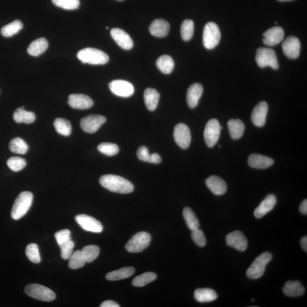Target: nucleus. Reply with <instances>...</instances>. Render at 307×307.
<instances>
[{
    "instance_id": "43",
    "label": "nucleus",
    "mask_w": 307,
    "mask_h": 307,
    "mask_svg": "<svg viewBox=\"0 0 307 307\" xmlns=\"http://www.w3.org/2000/svg\"><path fill=\"white\" fill-rule=\"evenodd\" d=\"M55 5L66 10H75L79 8V0H51Z\"/></svg>"
},
{
    "instance_id": "46",
    "label": "nucleus",
    "mask_w": 307,
    "mask_h": 307,
    "mask_svg": "<svg viewBox=\"0 0 307 307\" xmlns=\"http://www.w3.org/2000/svg\"><path fill=\"white\" fill-rule=\"evenodd\" d=\"M191 237L194 243L200 247H204L206 245V239L203 232L199 228L192 230Z\"/></svg>"
},
{
    "instance_id": "34",
    "label": "nucleus",
    "mask_w": 307,
    "mask_h": 307,
    "mask_svg": "<svg viewBox=\"0 0 307 307\" xmlns=\"http://www.w3.org/2000/svg\"><path fill=\"white\" fill-rule=\"evenodd\" d=\"M54 125L56 131L61 135L68 136L71 135L72 126L69 121L64 119L57 118L54 121Z\"/></svg>"
},
{
    "instance_id": "24",
    "label": "nucleus",
    "mask_w": 307,
    "mask_h": 307,
    "mask_svg": "<svg viewBox=\"0 0 307 307\" xmlns=\"http://www.w3.org/2000/svg\"><path fill=\"white\" fill-rule=\"evenodd\" d=\"M169 31V25L168 21L162 19H156L154 21L149 28L150 33L156 37L162 38L167 36Z\"/></svg>"
},
{
    "instance_id": "8",
    "label": "nucleus",
    "mask_w": 307,
    "mask_h": 307,
    "mask_svg": "<svg viewBox=\"0 0 307 307\" xmlns=\"http://www.w3.org/2000/svg\"><path fill=\"white\" fill-rule=\"evenodd\" d=\"M151 236L145 231L137 233L126 245L125 248L130 253H139L150 246Z\"/></svg>"
},
{
    "instance_id": "39",
    "label": "nucleus",
    "mask_w": 307,
    "mask_h": 307,
    "mask_svg": "<svg viewBox=\"0 0 307 307\" xmlns=\"http://www.w3.org/2000/svg\"><path fill=\"white\" fill-rule=\"evenodd\" d=\"M86 262L81 250H77L70 257L68 266L71 269H78L83 267Z\"/></svg>"
},
{
    "instance_id": "2",
    "label": "nucleus",
    "mask_w": 307,
    "mask_h": 307,
    "mask_svg": "<svg viewBox=\"0 0 307 307\" xmlns=\"http://www.w3.org/2000/svg\"><path fill=\"white\" fill-rule=\"evenodd\" d=\"M32 200H33V195L31 192L24 191L16 198L15 203L13 205L11 212V216L13 219L17 220L24 217L30 210Z\"/></svg>"
},
{
    "instance_id": "12",
    "label": "nucleus",
    "mask_w": 307,
    "mask_h": 307,
    "mask_svg": "<svg viewBox=\"0 0 307 307\" xmlns=\"http://www.w3.org/2000/svg\"><path fill=\"white\" fill-rule=\"evenodd\" d=\"M109 87L111 92L120 97H128L135 92L133 85L125 80H113L109 84Z\"/></svg>"
},
{
    "instance_id": "38",
    "label": "nucleus",
    "mask_w": 307,
    "mask_h": 307,
    "mask_svg": "<svg viewBox=\"0 0 307 307\" xmlns=\"http://www.w3.org/2000/svg\"><path fill=\"white\" fill-rule=\"evenodd\" d=\"M156 275L155 273L147 272L137 276L132 281V285L135 287H143L155 280Z\"/></svg>"
},
{
    "instance_id": "1",
    "label": "nucleus",
    "mask_w": 307,
    "mask_h": 307,
    "mask_svg": "<svg viewBox=\"0 0 307 307\" xmlns=\"http://www.w3.org/2000/svg\"><path fill=\"white\" fill-rule=\"evenodd\" d=\"M100 184L107 190L116 193L129 194L134 190V185L132 183L120 176L103 175L100 179Z\"/></svg>"
},
{
    "instance_id": "11",
    "label": "nucleus",
    "mask_w": 307,
    "mask_h": 307,
    "mask_svg": "<svg viewBox=\"0 0 307 307\" xmlns=\"http://www.w3.org/2000/svg\"><path fill=\"white\" fill-rule=\"evenodd\" d=\"M174 138L176 144L180 148L187 149L191 142L190 130L185 124L179 123L175 127Z\"/></svg>"
},
{
    "instance_id": "51",
    "label": "nucleus",
    "mask_w": 307,
    "mask_h": 307,
    "mask_svg": "<svg viewBox=\"0 0 307 307\" xmlns=\"http://www.w3.org/2000/svg\"><path fill=\"white\" fill-rule=\"evenodd\" d=\"M299 211L303 215H307V200L305 199L302 202L300 205Z\"/></svg>"
},
{
    "instance_id": "36",
    "label": "nucleus",
    "mask_w": 307,
    "mask_h": 307,
    "mask_svg": "<svg viewBox=\"0 0 307 307\" xmlns=\"http://www.w3.org/2000/svg\"><path fill=\"white\" fill-rule=\"evenodd\" d=\"M23 28V24L21 21L15 20L10 24L4 26L1 29V32L5 37H11L17 34Z\"/></svg>"
},
{
    "instance_id": "5",
    "label": "nucleus",
    "mask_w": 307,
    "mask_h": 307,
    "mask_svg": "<svg viewBox=\"0 0 307 307\" xmlns=\"http://www.w3.org/2000/svg\"><path fill=\"white\" fill-rule=\"evenodd\" d=\"M256 61L258 66L261 68L270 67L274 70L279 68L276 51L272 48L260 47L258 49Z\"/></svg>"
},
{
    "instance_id": "15",
    "label": "nucleus",
    "mask_w": 307,
    "mask_h": 307,
    "mask_svg": "<svg viewBox=\"0 0 307 307\" xmlns=\"http://www.w3.org/2000/svg\"><path fill=\"white\" fill-rule=\"evenodd\" d=\"M68 105L77 109H87L93 105V101L84 94H72L68 97Z\"/></svg>"
},
{
    "instance_id": "30",
    "label": "nucleus",
    "mask_w": 307,
    "mask_h": 307,
    "mask_svg": "<svg viewBox=\"0 0 307 307\" xmlns=\"http://www.w3.org/2000/svg\"><path fill=\"white\" fill-rule=\"evenodd\" d=\"M135 269L133 267L122 268L119 270L107 273L106 279L110 281L119 280L127 278L133 275Z\"/></svg>"
},
{
    "instance_id": "31",
    "label": "nucleus",
    "mask_w": 307,
    "mask_h": 307,
    "mask_svg": "<svg viewBox=\"0 0 307 307\" xmlns=\"http://www.w3.org/2000/svg\"><path fill=\"white\" fill-rule=\"evenodd\" d=\"M14 119L17 123H31L35 120V115L33 112L25 110L23 107L15 111Z\"/></svg>"
},
{
    "instance_id": "17",
    "label": "nucleus",
    "mask_w": 307,
    "mask_h": 307,
    "mask_svg": "<svg viewBox=\"0 0 307 307\" xmlns=\"http://www.w3.org/2000/svg\"><path fill=\"white\" fill-rule=\"evenodd\" d=\"M285 32L282 28L276 27L269 29L263 34V42L268 46H274L283 40Z\"/></svg>"
},
{
    "instance_id": "25",
    "label": "nucleus",
    "mask_w": 307,
    "mask_h": 307,
    "mask_svg": "<svg viewBox=\"0 0 307 307\" xmlns=\"http://www.w3.org/2000/svg\"><path fill=\"white\" fill-rule=\"evenodd\" d=\"M283 292L286 296L296 297L302 296L305 292V289L299 281L290 280L285 283Z\"/></svg>"
},
{
    "instance_id": "19",
    "label": "nucleus",
    "mask_w": 307,
    "mask_h": 307,
    "mask_svg": "<svg viewBox=\"0 0 307 307\" xmlns=\"http://www.w3.org/2000/svg\"><path fill=\"white\" fill-rule=\"evenodd\" d=\"M267 112L268 105L265 101L258 104L251 113V119L254 125L258 127L263 126L266 123Z\"/></svg>"
},
{
    "instance_id": "54",
    "label": "nucleus",
    "mask_w": 307,
    "mask_h": 307,
    "mask_svg": "<svg viewBox=\"0 0 307 307\" xmlns=\"http://www.w3.org/2000/svg\"><path fill=\"white\" fill-rule=\"evenodd\" d=\"M251 302H254V299L251 300Z\"/></svg>"
},
{
    "instance_id": "7",
    "label": "nucleus",
    "mask_w": 307,
    "mask_h": 307,
    "mask_svg": "<svg viewBox=\"0 0 307 307\" xmlns=\"http://www.w3.org/2000/svg\"><path fill=\"white\" fill-rule=\"evenodd\" d=\"M202 38L205 48L210 50L216 47L221 39V32L217 25L213 22L207 23L204 29Z\"/></svg>"
},
{
    "instance_id": "42",
    "label": "nucleus",
    "mask_w": 307,
    "mask_h": 307,
    "mask_svg": "<svg viewBox=\"0 0 307 307\" xmlns=\"http://www.w3.org/2000/svg\"><path fill=\"white\" fill-rule=\"evenodd\" d=\"M26 254L28 259L32 263H39L41 262L40 251L37 244H29L26 248Z\"/></svg>"
},
{
    "instance_id": "48",
    "label": "nucleus",
    "mask_w": 307,
    "mask_h": 307,
    "mask_svg": "<svg viewBox=\"0 0 307 307\" xmlns=\"http://www.w3.org/2000/svg\"><path fill=\"white\" fill-rule=\"evenodd\" d=\"M137 155L140 161L149 162L151 154H150L148 149L146 146H140L137 151Z\"/></svg>"
},
{
    "instance_id": "26",
    "label": "nucleus",
    "mask_w": 307,
    "mask_h": 307,
    "mask_svg": "<svg viewBox=\"0 0 307 307\" xmlns=\"http://www.w3.org/2000/svg\"><path fill=\"white\" fill-rule=\"evenodd\" d=\"M143 97L147 108L150 111L154 110L158 106L160 98L158 91L153 88H147Z\"/></svg>"
},
{
    "instance_id": "52",
    "label": "nucleus",
    "mask_w": 307,
    "mask_h": 307,
    "mask_svg": "<svg viewBox=\"0 0 307 307\" xmlns=\"http://www.w3.org/2000/svg\"><path fill=\"white\" fill-rule=\"evenodd\" d=\"M300 244H301L303 250L307 252V237L306 236L302 238L301 240H300Z\"/></svg>"
},
{
    "instance_id": "3",
    "label": "nucleus",
    "mask_w": 307,
    "mask_h": 307,
    "mask_svg": "<svg viewBox=\"0 0 307 307\" xmlns=\"http://www.w3.org/2000/svg\"><path fill=\"white\" fill-rule=\"evenodd\" d=\"M77 57L83 63L94 65L105 64L109 60L108 55L106 53L99 49L91 47L82 49L78 52Z\"/></svg>"
},
{
    "instance_id": "35",
    "label": "nucleus",
    "mask_w": 307,
    "mask_h": 307,
    "mask_svg": "<svg viewBox=\"0 0 307 307\" xmlns=\"http://www.w3.org/2000/svg\"><path fill=\"white\" fill-rule=\"evenodd\" d=\"M183 215H184L186 224H187L189 230H193L199 228L200 224H199L197 215L190 208H185L183 212Z\"/></svg>"
},
{
    "instance_id": "29",
    "label": "nucleus",
    "mask_w": 307,
    "mask_h": 307,
    "mask_svg": "<svg viewBox=\"0 0 307 307\" xmlns=\"http://www.w3.org/2000/svg\"><path fill=\"white\" fill-rule=\"evenodd\" d=\"M194 297L199 302L207 303L214 301L216 299L217 294L214 290L211 289H198L195 290Z\"/></svg>"
},
{
    "instance_id": "44",
    "label": "nucleus",
    "mask_w": 307,
    "mask_h": 307,
    "mask_svg": "<svg viewBox=\"0 0 307 307\" xmlns=\"http://www.w3.org/2000/svg\"><path fill=\"white\" fill-rule=\"evenodd\" d=\"M7 165L9 168L13 171L18 172L22 170L25 167L27 162L24 158L14 156L8 160Z\"/></svg>"
},
{
    "instance_id": "37",
    "label": "nucleus",
    "mask_w": 307,
    "mask_h": 307,
    "mask_svg": "<svg viewBox=\"0 0 307 307\" xmlns=\"http://www.w3.org/2000/svg\"><path fill=\"white\" fill-rule=\"evenodd\" d=\"M194 23L190 19H185L183 22L181 28V34L183 40L188 41L193 37Z\"/></svg>"
},
{
    "instance_id": "40",
    "label": "nucleus",
    "mask_w": 307,
    "mask_h": 307,
    "mask_svg": "<svg viewBox=\"0 0 307 307\" xmlns=\"http://www.w3.org/2000/svg\"><path fill=\"white\" fill-rule=\"evenodd\" d=\"M86 262H92L100 254V248L96 246H88L81 250Z\"/></svg>"
},
{
    "instance_id": "13",
    "label": "nucleus",
    "mask_w": 307,
    "mask_h": 307,
    "mask_svg": "<svg viewBox=\"0 0 307 307\" xmlns=\"http://www.w3.org/2000/svg\"><path fill=\"white\" fill-rule=\"evenodd\" d=\"M78 224L84 230L93 233H101L103 227L100 221L87 215H79L75 217Z\"/></svg>"
},
{
    "instance_id": "47",
    "label": "nucleus",
    "mask_w": 307,
    "mask_h": 307,
    "mask_svg": "<svg viewBox=\"0 0 307 307\" xmlns=\"http://www.w3.org/2000/svg\"><path fill=\"white\" fill-rule=\"evenodd\" d=\"M55 237L59 246H60L71 240V231L68 230H61L55 233Z\"/></svg>"
},
{
    "instance_id": "33",
    "label": "nucleus",
    "mask_w": 307,
    "mask_h": 307,
    "mask_svg": "<svg viewBox=\"0 0 307 307\" xmlns=\"http://www.w3.org/2000/svg\"><path fill=\"white\" fill-rule=\"evenodd\" d=\"M9 148L12 153L18 154H25L28 151L29 146L24 140L20 138H15L11 140Z\"/></svg>"
},
{
    "instance_id": "41",
    "label": "nucleus",
    "mask_w": 307,
    "mask_h": 307,
    "mask_svg": "<svg viewBox=\"0 0 307 307\" xmlns=\"http://www.w3.org/2000/svg\"><path fill=\"white\" fill-rule=\"evenodd\" d=\"M97 149L100 152L107 156H113L117 154L119 152V148L115 143L104 142L100 143L97 146Z\"/></svg>"
},
{
    "instance_id": "21",
    "label": "nucleus",
    "mask_w": 307,
    "mask_h": 307,
    "mask_svg": "<svg viewBox=\"0 0 307 307\" xmlns=\"http://www.w3.org/2000/svg\"><path fill=\"white\" fill-rule=\"evenodd\" d=\"M205 184L212 193L215 195H224L227 192V184L226 182L217 176H210L207 179Z\"/></svg>"
},
{
    "instance_id": "4",
    "label": "nucleus",
    "mask_w": 307,
    "mask_h": 307,
    "mask_svg": "<svg viewBox=\"0 0 307 307\" xmlns=\"http://www.w3.org/2000/svg\"><path fill=\"white\" fill-rule=\"evenodd\" d=\"M272 255L269 252H264L247 269L246 276L249 278L257 279L263 275L267 264L272 260Z\"/></svg>"
},
{
    "instance_id": "27",
    "label": "nucleus",
    "mask_w": 307,
    "mask_h": 307,
    "mask_svg": "<svg viewBox=\"0 0 307 307\" xmlns=\"http://www.w3.org/2000/svg\"><path fill=\"white\" fill-rule=\"evenodd\" d=\"M48 41L45 38H40L32 42L28 48V53L33 57H38L47 50Z\"/></svg>"
},
{
    "instance_id": "18",
    "label": "nucleus",
    "mask_w": 307,
    "mask_h": 307,
    "mask_svg": "<svg viewBox=\"0 0 307 307\" xmlns=\"http://www.w3.org/2000/svg\"><path fill=\"white\" fill-rule=\"evenodd\" d=\"M110 34L117 45L124 50H130L133 47V42L130 35L125 31L119 28H113Z\"/></svg>"
},
{
    "instance_id": "49",
    "label": "nucleus",
    "mask_w": 307,
    "mask_h": 307,
    "mask_svg": "<svg viewBox=\"0 0 307 307\" xmlns=\"http://www.w3.org/2000/svg\"><path fill=\"white\" fill-rule=\"evenodd\" d=\"M162 162L161 156H160L157 153H154L150 155V159L149 163H155V164H158Z\"/></svg>"
},
{
    "instance_id": "20",
    "label": "nucleus",
    "mask_w": 307,
    "mask_h": 307,
    "mask_svg": "<svg viewBox=\"0 0 307 307\" xmlns=\"http://www.w3.org/2000/svg\"><path fill=\"white\" fill-rule=\"evenodd\" d=\"M276 203V198L275 195L270 194L266 196L265 199L261 202L254 212V216L260 218L272 211Z\"/></svg>"
},
{
    "instance_id": "55",
    "label": "nucleus",
    "mask_w": 307,
    "mask_h": 307,
    "mask_svg": "<svg viewBox=\"0 0 307 307\" xmlns=\"http://www.w3.org/2000/svg\"><path fill=\"white\" fill-rule=\"evenodd\" d=\"M119 1H122V0H119Z\"/></svg>"
},
{
    "instance_id": "32",
    "label": "nucleus",
    "mask_w": 307,
    "mask_h": 307,
    "mask_svg": "<svg viewBox=\"0 0 307 307\" xmlns=\"http://www.w3.org/2000/svg\"><path fill=\"white\" fill-rule=\"evenodd\" d=\"M158 69L165 74L171 73L174 68V61L172 58L168 55H162L156 61Z\"/></svg>"
},
{
    "instance_id": "50",
    "label": "nucleus",
    "mask_w": 307,
    "mask_h": 307,
    "mask_svg": "<svg viewBox=\"0 0 307 307\" xmlns=\"http://www.w3.org/2000/svg\"><path fill=\"white\" fill-rule=\"evenodd\" d=\"M100 307H119L120 306L113 300H107L104 302L100 306Z\"/></svg>"
},
{
    "instance_id": "23",
    "label": "nucleus",
    "mask_w": 307,
    "mask_h": 307,
    "mask_svg": "<svg viewBox=\"0 0 307 307\" xmlns=\"http://www.w3.org/2000/svg\"><path fill=\"white\" fill-rule=\"evenodd\" d=\"M203 93V87L199 83H194L189 87L187 92V102L191 108H194L198 106Z\"/></svg>"
},
{
    "instance_id": "10",
    "label": "nucleus",
    "mask_w": 307,
    "mask_h": 307,
    "mask_svg": "<svg viewBox=\"0 0 307 307\" xmlns=\"http://www.w3.org/2000/svg\"><path fill=\"white\" fill-rule=\"evenodd\" d=\"M107 119L103 116L99 114H92L84 117L81 120L80 126L84 132L94 133L106 122Z\"/></svg>"
},
{
    "instance_id": "6",
    "label": "nucleus",
    "mask_w": 307,
    "mask_h": 307,
    "mask_svg": "<svg viewBox=\"0 0 307 307\" xmlns=\"http://www.w3.org/2000/svg\"><path fill=\"white\" fill-rule=\"evenodd\" d=\"M25 291L28 296L41 301L51 302L56 298L53 291L38 284H31L26 287Z\"/></svg>"
},
{
    "instance_id": "9",
    "label": "nucleus",
    "mask_w": 307,
    "mask_h": 307,
    "mask_svg": "<svg viewBox=\"0 0 307 307\" xmlns=\"http://www.w3.org/2000/svg\"><path fill=\"white\" fill-rule=\"evenodd\" d=\"M221 130V126L217 120L211 119L207 123L204 129V137L208 147L212 148L216 144L219 139Z\"/></svg>"
},
{
    "instance_id": "28",
    "label": "nucleus",
    "mask_w": 307,
    "mask_h": 307,
    "mask_svg": "<svg viewBox=\"0 0 307 307\" xmlns=\"http://www.w3.org/2000/svg\"><path fill=\"white\" fill-rule=\"evenodd\" d=\"M228 126L231 138L238 139L244 135L246 127L244 123L240 120H230L228 122Z\"/></svg>"
},
{
    "instance_id": "14",
    "label": "nucleus",
    "mask_w": 307,
    "mask_h": 307,
    "mask_svg": "<svg viewBox=\"0 0 307 307\" xmlns=\"http://www.w3.org/2000/svg\"><path fill=\"white\" fill-rule=\"evenodd\" d=\"M300 42L298 38L290 36L286 39L282 44V50L284 54L287 58L294 60L298 58L300 55Z\"/></svg>"
},
{
    "instance_id": "16",
    "label": "nucleus",
    "mask_w": 307,
    "mask_h": 307,
    "mask_svg": "<svg viewBox=\"0 0 307 307\" xmlns=\"http://www.w3.org/2000/svg\"><path fill=\"white\" fill-rule=\"evenodd\" d=\"M227 246L234 248L238 251H244L247 247L246 237L240 231H234L226 237Z\"/></svg>"
},
{
    "instance_id": "22",
    "label": "nucleus",
    "mask_w": 307,
    "mask_h": 307,
    "mask_svg": "<svg viewBox=\"0 0 307 307\" xmlns=\"http://www.w3.org/2000/svg\"><path fill=\"white\" fill-rule=\"evenodd\" d=\"M248 164L251 168L257 169L269 168L274 164L272 158L258 154H252L248 158Z\"/></svg>"
},
{
    "instance_id": "45",
    "label": "nucleus",
    "mask_w": 307,
    "mask_h": 307,
    "mask_svg": "<svg viewBox=\"0 0 307 307\" xmlns=\"http://www.w3.org/2000/svg\"><path fill=\"white\" fill-rule=\"evenodd\" d=\"M75 246V244L71 240L60 246L61 249V256L63 260L70 259Z\"/></svg>"
},
{
    "instance_id": "53",
    "label": "nucleus",
    "mask_w": 307,
    "mask_h": 307,
    "mask_svg": "<svg viewBox=\"0 0 307 307\" xmlns=\"http://www.w3.org/2000/svg\"><path fill=\"white\" fill-rule=\"evenodd\" d=\"M277 1H292V0H277Z\"/></svg>"
}]
</instances>
